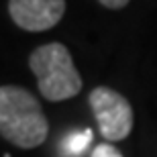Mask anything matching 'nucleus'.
<instances>
[{"label": "nucleus", "instance_id": "f257e3e1", "mask_svg": "<svg viewBox=\"0 0 157 157\" xmlns=\"http://www.w3.org/2000/svg\"><path fill=\"white\" fill-rule=\"evenodd\" d=\"M49 122L29 90L0 86V135L21 149H35L47 139Z\"/></svg>", "mask_w": 157, "mask_h": 157}, {"label": "nucleus", "instance_id": "f03ea898", "mask_svg": "<svg viewBox=\"0 0 157 157\" xmlns=\"http://www.w3.org/2000/svg\"><path fill=\"white\" fill-rule=\"evenodd\" d=\"M29 67L37 78L41 96L49 102H61L80 94V71L74 65L70 49L61 43L37 47L29 55Z\"/></svg>", "mask_w": 157, "mask_h": 157}, {"label": "nucleus", "instance_id": "7ed1b4c3", "mask_svg": "<svg viewBox=\"0 0 157 157\" xmlns=\"http://www.w3.org/2000/svg\"><path fill=\"white\" fill-rule=\"evenodd\" d=\"M98 121L100 135L106 141H122L133 131V106L122 94L106 86H98L88 98Z\"/></svg>", "mask_w": 157, "mask_h": 157}, {"label": "nucleus", "instance_id": "20e7f679", "mask_svg": "<svg viewBox=\"0 0 157 157\" xmlns=\"http://www.w3.org/2000/svg\"><path fill=\"white\" fill-rule=\"evenodd\" d=\"M8 12L17 27L39 33L63 18L65 0H8Z\"/></svg>", "mask_w": 157, "mask_h": 157}, {"label": "nucleus", "instance_id": "39448f33", "mask_svg": "<svg viewBox=\"0 0 157 157\" xmlns=\"http://www.w3.org/2000/svg\"><path fill=\"white\" fill-rule=\"evenodd\" d=\"M92 141V131L90 128H84V131H78V133H71L67 139L61 143V151L65 153L67 157H78L86 151V147L90 145Z\"/></svg>", "mask_w": 157, "mask_h": 157}, {"label": "nucleus", "instance_id": "423d86ee", "mask_svg": "<svg viewBox=\"0 0 157 157\" xmlns=\"http://www.w3.org/2000/svg\"><path fill=\"white\" fill-rule=\"evenodd\" d=\"M90 157H122V153L114 145H110V143H100V145H96L92 149Z\"/></svg>", "mask_w": 157, "mask_h": 157}, {"label": "nucleus", "instance_id": "0eeeda50", "mask_svg": "<svg viewBox=\"0 0 157 157\" xmlns=\"http://www.w3.org/2000/svg\"><path fill=\"white\" fill-rule=\"evenodd\" d=\"M102 6H106V8H122V6H127L128 4V0H98Z\"/></svg>", "mask_w": 157, "mask_h": 157}]
</instances>
